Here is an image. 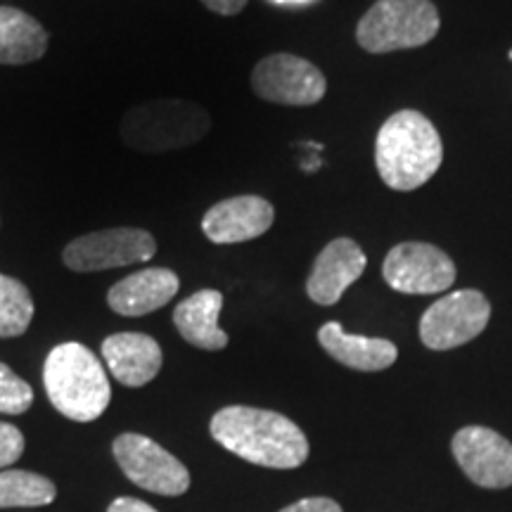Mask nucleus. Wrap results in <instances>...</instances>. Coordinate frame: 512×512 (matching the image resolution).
I'll return each instance as SVG.
<instances>
[{
    "instance_id": "obj_10",
    "label": "nucleus",
    "mask_w": 512,
    "mask_h": 512,
    "mask_svg": "<svg viewBox=\"0 0 512 512\" xmlns=\"http://www.w3.org/2000/svg\"><path fill=\"white\" fill-rule=\"evenodd\" d=\"M382 275L401 294H439L456 283V264L430 242H401L384 259Z\"/></svg>"
},
{
    "instance_id": "obj_21",
    "label": "nucleus",
    "mask_w": 512,
    "mask_h": 512,
    "mask_svg": "<svg viewBox=\"0 0 512 512\" xmlns=\"http://www.w3.org/2000/svg\"><path fill=\"white\" fill-rule=\"evenodd\" d=\"M34 403V389L29 382L0 363V413L22 415L27 413Z\"/></svg>"
},
{
    "instance_id": "obj_15",
    "label": "nucleus",
    "mask_w": 512,
    "mask_h": 512,
    "mask_svg": "<svg viewBox=\"0 0 512 512\" xmlns=\"http://www.w3.org/2000/svg\"><path fill=\"white\" fill-rule=\"evenodd\" d=\"M178 287L181 280L169 268H143L112 285L107 304L119 316L140 318L169 304L178 294Z\"/></svg>"
},
{
    "instance_id": "obj_14",
    "label": "nucleus",
    "mask_w": 512,
    "mask_h": 512,
    "mask_svg": "<svg viewBox=\"0 0 512 512\" xmlns=\"http://www.w3.org/2000/svg\"><path fill=\"white\" fill-rule=\"evenodd\" d=\"M102 358L112 377L126 387H145L162 370V347L143 332H119L102 342Z\"/></svg>"
},
{
    "instance_id": "obj_16",
    "label": "nucleus",
    "mask_w": 512,
    "mask_h": 512,
    "mask_svg": "<svg viewBox=\"0 0 512 512\" xmlns=\"http://www.w3.org/2000/svg\"><path fill=\"white\" fill-rule=\"evenodd\" d=\"M318 342L337 363L361 370V373H377V370L394 366L396 356H399L389 339L349 335L335 320L318 330Z\"/></svg>"
},
{
    "instance_id": "obj_5",
    "label": "nucleus",
    "mask_w": 512,
    "mask_h": 512,
    "mask_svg": "<svg viewBox=\"0 0 512 512\" xmlns=\"http://www.w3.org/2000/svg\"><path fill=\"white\" fill-rule=\"evenodd\" d=\"M441 27L432 0H377L356 29L358 46L368 53L420 48L430 43Z\"/></svg>"
},
{
    "instance_id": "obj_8",
    "label": "nucleus",
    "mask_w": 512,
    "mask_h": 512,
    "mask_svg": "<svg viewBox=\"0 0 512 512\" xmlns=\"http://www.w3.org/2000/svg\"><path fill=\"white\" fill-rule=\"evenodd\" d=\"M157 254V242L143 228H110L81 235L62 252L64 266L76 273L145 264Z\"/></svg>"
},
{
    "instance_id": "obj_7",
    "label": "nucleus",
    "mask_w": 512,
    "mask_h": 512,
    "mask_svg": "<svg viewBox=\"0 0 512 512\" xmlns=\"http://www.w3.org/2000/svg\"><path fill=\"white\" fill-rule=\"evenodd\" d=\"M112 451L124 475L140 489L159 496H181L190 489L188 467L150 437L121 434L114 439Z\"/></svg>"
},
{
    "instance_id": "obj_9",
    "label": "nucleus",
    "mask_w": 512,
    "mask_h": 512,
    "mask_svg": "<svg viewBox=\"0 0 512 512\" xmlns=\"http://www.w3.org/2000/svg\"><path fill=\"white\" fill-rule=\"evenodd\" d=\"M252 88L261 100L287 107H311L325 98L328 81L316 64L304 57L268 55L254 67Z\"/></svg>"
},
{
    "instance_id": "obj_27",
    "label": "nucleus",
    "mask_w": 512,
    "mask_h": 512,
    "mask_svg": "<svg viewBox=\"0 0 512 512\" xmlns=\"http://www.w3.org/2000/svg\"><path fill=\"white\" fill-rule=\"evenodd\" d=\"M510 60H512V50H510Z\"/></svg>"
},
{
    "instance_id": "obj_19",
    "label": "nucleus",
    "mask_w": 512,
    "mask_h": 512,
    "mask_svg": "<svg viewBox=\"0 0 512 512\" xmlns=\"http://www.w3.org/2000/svg\"><path fill=\"white\" fill-rule=\"evenodd\" d=\"M57 489L48 477L29 470L0 472V510L5 508H38L55 501Z\"/></svg>"
},
{
    "instance_id": "obj_23",
    "label": "nucleus",
    "mask_w": 512,
    "mask_h": 512,
    "mask_svg": "<svg viewBox=\"0 0 512 512\" xmlns=\"http://www.w3.org/2000/svg\"><path fill=\"white\" fill-rule=\"evenodd\" d=\"M280 512H342V508L332 498H302Z\"/></svg>"
},
{
    "instance_id": "obj_17",
    "label": "nucleus",
    "mask_w": 512,
    "mask_h": 512,
    "mask_svg": "<svg viewBox=\"0 0 512 512\" xmlns=\"http://www.w3.org/2000/svg\"><path fill=\"white\" fill-rule=\"evenodd\" d=\"M223 294L219 290H200L176 306L174 325L185 342L204 351L228 347V335L219 328Z\"/></svg>"
},
{
    "instance_id": "obj_25",
    "label": "nucleus",
    "mask_w": 512,
    "mask_h": 512,
    "mask_svg": "<svg viewBox=\"0 0 512 512\" xmlns=\"http://www.w3.org/2000/svg\"><path fill=\"white\" fill-rule=\"evenodd\" d=\"M107 512H157V510L152 508L150 503L138 501V498L124 496V498H117V501L110 505V510H107Z\"/></svg>"
},
{
    "instance_id": "obj_3",
    "label": "nucleus",
    "mask_w": 512,
    "mask_h": 512,
    "mask_svg": "<svg viewBox=\"0 0 512 512\" xmlns=\"http://www.w3.org/2000/svg\"><path fill=\"white\" fill-rule=\"evenodd\" d=\"M43 384L55 411L74 422H93L112 401L110 380L100 358L79 342H64L50 351Z\"/></svg>"
},
{
    "instance_id": "obj_18",
    "label": "nucleus",
    "mask_w": 512,
    "mask_h": 512,
    "mask_svg": "<svg viewBox=\"0 0 512 512\" xmlns=\"http://www.w3.org/2000/svg\"><path fill=\"white\" fill-rule=\"evenodd\" d=\"M48 50V31L24 10L0 5V64H29Z\"/></svg>"
},
{
    "instance_id": "obj_24",
    "label": "nucleus",
    "mask_w": 512,
    "mask_h": 512,
    "mask_svg": "<svg viewBox=\"0 0 512 512\" xmlns=\"http://www.w3.org/2000/svg\"><path fill=\"white\" fill-rule=\"evenodd\" d=\"M204 5L211 12H216V15H226V17H233L238 15V12L245 10L247 0H202Z\"/></svg>"
},
{
    "instance_id": "obj_4",
    "label": "nucleus",
    "mask_w": 512,
    "mask_h": 512,
    "mask_svg": "<svg viewBox=\"0 0 512 512\" xmlns=\"http://www.w3.org/2000/svg\"><path fill=\"white\" fill-rule=\"evenodd\" d=\"M211 119L204 107L188 100L164 98L143 102L121 119V138L143 155L181 150L209 133Z\"/></svg>"
},
{
    "instance_id": "obj_6",
    "label": "nucleus",
    "mask_w": 512,
    "mask_h": 512,
    "mask_svg": "<svg viewBox=\"0 0 512 512\" xmlns=\"http://www.w3.org/2000/svg\"><path fill=\"white\" fill-rule=\"evenodd\" d=\"M491 304L479 290H458L441 297L420 318V339L427 349L448 351L463 347L484 332Z\"/></svg>"
},
{
    "instance_id": "obj_1",
    "label": "nucleus",
    "mask_w": 512,
    "mask_h": 512,
    "mask_svg": "<svg viewBox=\"0 0 512 512\" xmlns=\"http://www.w3.org/2000/svg\"><path fill=\"white\" fill-rule=\"evenodd\" d=\"M209 430L226 451L271 470H294L309 458V441L299 425L264 408H221L211 418Z\"/></svg>"
},
{
    "instance_id": "obj_13",
    "label": "nucleus",
    "mask_w": 512,
    "mask_h": 512,
    "mask_svg": "<svg viewBox=\"0 0 512 512\" xmlns=\"http://www.w3.org/2000/svg\"><path fill=\"white\" fill-rule=\"evenodd\" d=\"M366 254L349 238L332 240L313 261L306 292L320 306H332L366 271Z\"/></svg>"
},
{
    "instance_id": "obj_22",
    "label": "nucleus",
    "mask_w": 512,
    "mask_h": 512,
    "mask_svg": "<svg viewBox=\"0 0 512 512\" xmlns=\"http://www.w3.org/2000/svg\"><path fill=\"white\" fill-rule=\"evenodd\" d=\"M24 453V434L15 425L0 422V467L15 465Z\"/></svg>"
},
{
    "instance_id": "obj_26",
    "label": "nucleus",
    "mask_w": 512,
    "mask_h": 512,
    "mask_svg": "<svg viewBox=\"0 0 512 512\" xmlns=\"http://www.w3.org/2000/svg\"><path fill=\"white\" fill-rule=\"evenodd\" d=\"M275 5H306V3H313V0H271Z\"/></svg>"
},
{
    "instance_id": "obj_20",
    "label": "nucleus",
    "mask_w": 512,
    "mask_h": 512,
    "mask_svg": "<svg viewBox=\"0 0 512 512\" xmlns=\"http://www.w3.org/2000/svg\"><path fill=\"white\" fill-rule=\"evenodd\" d=\"M34 318V299L29 287L17 278L0 273V337H19Z\"/></svg>"
},
{
    "instance_id": "obj_2",
    "label": "nucleus",
    "mask_w": 512,
    "mask_h": 512,
    "mask_svg": "<svg viewBox=\"0 0 512 512\" xmlns=\"http://www.w3.org/2000/svg\"><path fill=\"white\" fill-rule=\"evenodd\" d=\"M441 159V136L425 114L401 110L384 121L377 133V174L392 190L408 192L422 188L439 171Z\"/></svg>"
},
{
    "instance_id": "obj_12",
    "label": "nucleus",
    "mask_w": 512,
    "mask_h": 512,
    "mask_svg": "<svg viewBox=\"0 0 512 512\" xmlns=\"http://www.w3.org/2000/svg\"><path fill=\"white\" fill-rule=\"evenodd\" d=\"M275 221L273 204L259 195H240L216 202L202 219V230L214 245H235L261 238Z\"/></svg>"
},
{
    "instance_id": "obj_11",
    "label": "nucleus",
    "mask_w": 512,
    "mask_h": 512,
    "mask_svg": "<svg viewBox=\"0 0 512 512\" xmlns=\"http://www.w3.org/2000/svg\"><path fill=\"white\" fill-rule=\"evenodd\" d=\"M453 456L482 489L512 486V444L489 427H463L453 437Z\"/></svg>"
}]
</instances>
